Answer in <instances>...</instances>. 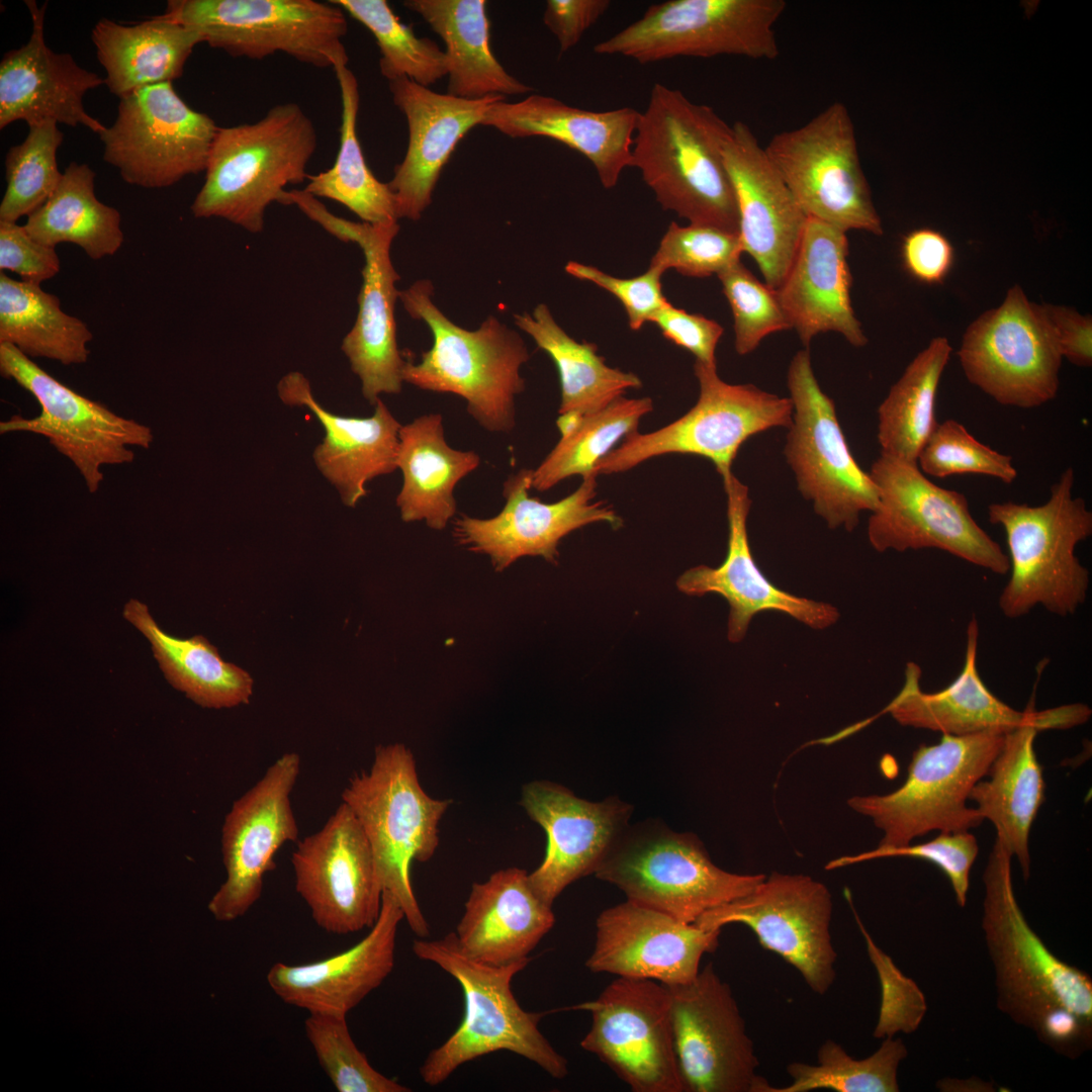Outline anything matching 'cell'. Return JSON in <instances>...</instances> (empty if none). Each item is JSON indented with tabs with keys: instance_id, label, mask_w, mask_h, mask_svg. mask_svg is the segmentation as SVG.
<instances>
[{
	"instance_id": "1",
	"label": "cell",
	"mask_w": 1092,
	"mask_h": 1092,
	"mask_svg": "<svg viewBox=\"0 0 1092 1092\" xmlns=\"http://www.w3.org/2000/svg\"><path fill=\"white\" fill-rule=\"evenodd\" d=\"M1012 854L996 839L983 874L982 929L995 971L997 1007L1057 1054L1092 1046V979L1053 953L1015 898Z\"/></svg>"
},
{
	"instance_id": "2",
	"label": "cell",
	"mask_w": 1092,
	"mask_h": 1092,
	"mask_svg": "<svg viewBox=\"0 0 1092 1092\" xmlns=\"http://www.w3.org/2000/svg\"><path fill=\"white\" fill-rule=\"evenodd\" d=\"M728 123L680 90L655 83L633 138L631 167L662 209L738 234L735 190L721 154Z\"/></svg>"
},
{
	"instance_id": "3",
	"label": "cell",
	"mask_w": 1092,
	"mask_h": 1092,
	"mask_svg": "<svg viewBox=\"0 0 1092 1092\" xmlns=\"http://www.w3.org/2000/svg\"><path fill=\"white\" fill-rule=\"evenodd\" d=\"M316 147L315 126L295 102L277 104L253 123L218 127L193 215L262 232L270 204L280 203L287 185L307 180Z\"/></svg>"
},
{
	"instance_id": "4",
	"label": "cell",
	"mask_w": 1092,
	"mask_h": 1092,
	"mask_svg": "<svg viewBox=\"0 0 1092 1092\" xmlns=\"http://www.w3.org/2000/svg\"><path fill=\"white\" fill-rule=\"evenodd\" d=\"M412 949L458 982L465 1004L459 1026L420 1067L424 1083L437 1086L463 1064L497 1051L521 1056L554 1079L568 1074L566 1059L538 1027L543 1014L523 1009L512 991L514 977L530 957L500 966L485 964L463 952L454 932L438 939L416 938Z\"/></svg>"
},
{
	"instance_id": "5",
	"label": "cell",
	"mask_w": 1092,
	"mask_h": 1092,
	"mask_svg": "<svg viewBox=\"0 0 1092 1092\" xmlns=\"http://www.w3.org/2000/svg\"><path fill=\"white\" fill-rule=\"evenodd\" d=\"M432 293L429 280L398 292L406 311L428 325L434 340L418 363L405 361L403 381L457 394L481 428L509 433L516 424L515 397L525 388L520 369L529 352L524 341L494 316L476 331L455 325L433 303Z\"/></svg>"
},
{
	"instance_id": "6",
	"label": "cell",
	"mask_w": 1092,
	"mask_h": 1092,
	"mask_svg": "<svg viewBox=\"0 0 1092 1092\" xmlns=\"http://www.w3.org/2000/svg\"><path fill=\"white\" fill-rule=\"evenodd\" d=\"M1075 471L1067 468L1040 506L994 503L988 518L1006 535L1010 577L998 606L1009 619L1027 615L1036 606L1050 613L1074 615L1086 599L1089 570L1075 554L1092 535V512L1074 496Z\"/></svg>"
},
{
	"instance_id": "7",
	"label": "cell",
	"mask_w": 1092,
	"mask_h": 1092,
	"mask_svg": "<svg viewBox=\"0 0 1092 1092\" xmlns=\"http://www.w3.org/2000/svg\"><path fill=\"white\" fill-rule=\"evenodd\" d=\"M341 798L369 841L382 891L396 899L412 931L427 938L430 926L414 893L411 867L434 855L439 822L451 801L424 791L414 755L400 743L378 745L370 769L354 775Z\"/></svg>"
},
{
	"instance_id": "8",
	"label": "cell",
	"mask_w": 1092,
	"mask_h": 1092,
	"mask_svg": "<svg viewBox=\"0 0 1092 1092\" xmlns=\"http://www.w3.org/2000/svg\"><path fill=\"white\" fill-rule=\"evenodd\" d=\"M1006 733L942 734L938 743L913 752L900 788L886 795L853 796L847 804L883 832L881 848L908 845L931 831L978 827L984 819L967 805L969 795L987 776Z\"/></svg>"
},
{
	"instance_id": "9",
	"label": "cell",
	"mask_w": 1092,
	"mask_h": 1092,
	"mask_svg": "<svg viewBox=\"0 0 1092 1092\" xmlns=\"http://www.w3.org/2000/svg\"><path fill=\"white\" fill-rule=\"evenodd\" d=\"M694 373L700 387L696 404L669 425L626 437L598 462L597 476L625 472L653 457L689 454L711 461L723 479L732 473V463L746 440L792 425L790 397L753 384L727 383L719 377L716 365L695 361Z\"/></svg>"
},
{
	"instance_id": "10",
	"label": "cell",
	"mask_w": 1092,
	"mask_h": 1092,
	"mask_svg": "<svg viewBox=\"0 0 1092 1092\" xmlns=\"http://www.w3.org/2000/svg\"><path fill=\"white\" fill-rule=\"evenodd\" d=\"M163 14L235 58L283 53L316 68L348 64V22L331 1L170 0Z\"/></svg>"
},
{
	"instance_id": "11",
	"label": "cell",
	"mask_w": 1092,
	"mask_h": 1092,
	"mask_svg": "<svg viewBox=\"0 0 1092 1092\" xmlns=\"http://www.w3.org/2000/svg\"><path fill=\"white\" fill-rule=\"evenodd\" d=\"M786 7L784 0H669L650 5L593 50L640 64L722 55L772 60L779 56L775 25Z\"/></svg>"
},
{
	"instance_id": "12",
	"label": "cell",
	"mask_w": 1092,
	"mask_h": 1092,
	"mask_svg": "<svg viewBox=\"0 0 1092 1092\" xmlns=\"http://www.w3.org/2000/svg\"><path fill=\"white\" fill-rule=\"evenodd\" d=\"M869 473L880 498L868 522L876 551L934 548L995 574L1009 571L1007 554L974 520L964 493L936 485L916 462L884 454Z\"/></svg>"
},
{
	"instance_id": "13",
	"label": "cell",
	"mask_w": 1092,
	"mask_h": 1092,
	"mask_svg": "<svg viewBox=\"0 0 1092 1092\" xmlns=\"http://www.w3.org/2000/svg\"><path fill=\"white\" fill-rule=\"evenodd\" d=\"M763 149L807 217L845 233L883 234L852 119L842 102L831 103L803 125L776 133Z\"/></svg>"
},
{
	"instance_id": "14",
	"label": "cell",
	"mask_w": 1092,
	"mask_h": 1092,
	"mask_svg": "<svg viewBox=\"0 0 1092 1092\" xmlns=\"http://www.w3.org/2000/svg\"><path fill=\"white\" fill-rule=\"evenodd\" d=\"M594 874L627 900L687 923L748 894L765 878L724 871L696 836L665 829L624 833Z\"/></svg>"
},
{
	"instance_id": "15",
	"label": "cell",
	"mask_w": 1092,
	"mask_h": 1092,
	"mask_svg": "<svg viewBox=\"0 0 1092 1092\" xmlns=\"http://www.w3.org/2000/svg\"><path fill=\"white\" fill-rule=\"evenodd\" d=\"M787 384L793 417L784 454L798 488L828 527L852 531L861 513L879 507V489L852 456L834 402L815 377L808 348L791 360Z\"/></svg>"
},
{
	"instance_id": "16",
	"label": "cell",
	"mask_w": 1092,
	"mask_h": 1092,
	"mask_svg": "<svg viewBox=\"0 0 1092 1092\" xmlns=\"http://www.w3.org/2000/svg\"><path fill=\"white\" fill-rule=\"evenodd\" d=\"M0 372L40 405L34 418L13 416L2 421L0 433L26 432L46 437L73 463L91 493L104 479V466L131 463L135 457L132 447L149 449L153 444L154 433L149 426L81 395L5 343H0Z\"/></svg>"
},
{
	"instance_id": "17",
	"label": "cell",
	"mask_w": 1092,
	"mask_h": 1092,
	"mask_svg": "<svg viewBox=\"0 0 1092 1092\" xmlns=\"http://www.w3.org/2000/svg\"><path fill=\"white\" fill-rule=\"evenodd\" d=\"M967 379L1000 404L1032 408L1058 393L1062 354L1042 304L1019 285L967 328L958 352Z\"/></svg>"
},
{
	"instance_id": "18",
	"label": "cell",
	"mask_w": 1092,
	"mask_h": 1092,
	"mask_svg": "<svg viewBox=\"0 0 1092 1092\" xmlns=\"http://www.w3.org/2000/svg\"><path fill=\"white\" fill-rule=\"evenodd\" d=\"M111 126L99 133L103 159L128 184L164 188L204 172L218 126L188 106L172 82L119 99Z\"/></svg>"
},
{
	"instance_id": "19",
	"label": "cell",
	"mask_w": 1092,
	"mask_h": 1092,
	"mask_svg": "<svg viewBox=\"0 0 1092 1092\" xmlns=\"http://www.w3.org/2000/svg\"><path fill=\"white\" fill-rule=\"evenodd\" d=\"M832 909L823 883L772 872L748 894L706 911L694 923L707 930L746 925L762 947L794 967L814 993L824 995L836 979Z\"/></svg>"
},
{
	"instance_id": "20",
	"label": "cell",
	"mask_w": 1092,
	"mask_h": 1092,
	"mask_svg": "<svg viewBox=\"0 0 1092 1092\" xmlns=\"http://www.w3.org/2000/svg\"><path fill=\"white\" fill-rule=\"evenodd\" d=\"M664 986L684 1092H767L731 987L714 965L689 983Z\"/></svg>"
},
{
	"instance_id": "21",
	"label": "cell",
	"mask_w": 1092,
	"mask_h": 1092,
	"mask_svg": "<svg viewBox=\"0 0 1092 1092\" xmlns=\"http://www.w3.org/2000/svg\"><path fill=\"white\" fill-rule=\"evenodd\" d=\"M592 1014L580 1046L635 1092H684L667 988L617 977L593 1001L572 1007Z\"/></svg>"
},
{
	"instance_id": "22",
	"label": "cell",
	"mask_w": 1092,
	"mask_h": 1092,
	"mask_svg": "<svg viewBox=\"0 0 1092 1092\" xmlns=\"http://www.w3.org/2000/svg\"><path fill=\"white\" fill-rule=\"evenodd\" d=\"M299 209L339 240L356 243L364 254L358 315L343 340L342 350L361 381L363 396L375 405L380 394L399 393L403 382L405 361L397 348L394 318L399 292L395 283L399 276L390 258V247L399 225L397 221L369 223L344 219L330 212L313 196L303 197Z\"/></svg>"
},
{
	"instance_id": "23",
	"label": "cell",
	"mask_w": 1092,
	"mask_h": 1092,
	"mask_svg": "<svg viewBox=\"0 0 1092 1092\" xmlns=\"http://www.w3.org/2000/svg\"><path fill=\"white\" fill-rule=\"evenodd\" d=\"M300 764L296 752L284 753L226 813L220 841L226 878L208 903L216 920L244 916L260 899L264 876L275 868L276 852L297 840L291 793Z\"/></svg>"
},
{
	"instance_id": "24",
	"label": "cell",
	"mask_w": 1092,
	"mask_h": 1092,
	"mask_svg": "<svg viewBox=\"0 0 1092 1092\" xmlns=\"http://www.w3.org/2000/svg\"><path fill=\"white\" fill-rule=\"evenodd\" d=\"M297 894L323 930L347 935L376 922L382 902L374 856L352 810L342 802L291 855Z\"/></svg>"
},
{
	"instance_id": "25",
	"label": "cell",
	"mask_w": 1092,
	"mask_h": 1092,
	"mask_svg": "<svg viewBox=\"0 0 1092 1092\" xmlns=\"http://www.w3.org/2000/svg\"><path fill=\"white\" fill-rule=\"evenodd\" d=\"M533 469L523 468L504 483L506 504L489 519L461 515L454 520L453 537L462 548L489 557L495 571H503L524 556H540L557 564L558 546L571 532L594 523L613 529L623 520L612 506L597 496V475L582 478L564 498L546 504L530 496Z\"/></svg>"
},
{
	"instance_id": "26",
	"label": "cell",
	"mask_w": 1092,
	"mask_h": 1092,
	"mask_svg": "<svg viewBox=\"0 0 1092 1092\" xmlns=\"http://www.w3.org/2000/svg\"><path fill=\"white\" fill-rule=\"evenodd\" d=\"M979 625L974 617L967 627L964 666L954 680L935 693L920 687L921 669L908 662L905 682L899 694L882 713H889L899 724L946 735L981 732H1008L1035 723L1042 730H1063L1086 723L1091 709L1085 704H1070L1036 711L1033 697L1024 711H1018L997 698L981 678L977 665Z\"/></svg>"
},
{
	"instance_id": "27",
	"label": "cell",
	"mask_w": 1092,
	"mask_h": 1092,
	"mask_svg": "<svg viewBox=\"0 0 1092 1092\" xmlns=\"http://www.w3.org/2000/svg\"><path fill=\"white\" fill-rule=\"evenodd\" d=\"M721 154L735 190L742 253L756 262L764 282L777 290L808 217L746 123L727 125Z\"/></svg>"
},
{
	"instance_id": "28",
	"label": "cell",
	"mask_w": 1092,
	"mask_h": 1092,
	"mask_svg": "<svg viewBox=\"0 0 1092 1092\" xmlns=\"http://www.w3.org/2000/svg\"><path fill=\"white\" fill-rule=\"evenodd\" d=\"M720 933L627 900L597 918L585 966L593 973L686 984L697 977L703 956L717 949Z\"/></svg>"
},
{
	"instance_id": "29",
	"label": "cell",
	"mask_w": 1092,
	"mask_h": 1092,
	"mask_svg": "<svg viewBox=\"0 0 1092 1092\" xmlns=\"http://www.w3.org/2000/svg\"><path fill=\"white\" fill-rule=\"evenodd\" d=\"M521 805L547 835L545 857L528 878L550 906L572 882L595 873L625 833L630 814L621 801L588 802L548 781L526 785Z\"/></svg>"
},
{
	"instance_id": "30",
	"label": "cell",
	"mask_w": 1092,
	"mask_h": 1092,
	"mask_svg": "<svg viewBox=\"0 0 1092 1092\" xmlns=\"http://www.w3.org/2000/svg\"><path fill=\"white\" fill-rule=\"evenodd\" d=\"M722 480L729 529L726 557L717 567L698 565L686 570L676 579L678 590L691 597L717 594L724 598L729 605L727 637L733 643L744 639L751 619L763 611L782 612L813 629L835 624L839 613L834 606L797 597L765 577L748 541V487L733 473Z\"/></svg>"
},
{
	"instance_id": "31",
	"label": "cell",
	"mask_w": 1092,
	"mask_h": 1092,
	"mask_svg": "<svg viewBox=\"0 0 1092 1092\" xmlns=\"http://www.w3.org/2000/svg\"><path fill=\"white\" fill-rule=\"evenodd\" d=\"M394 105L404 114L408 143L403 160L387 183L397 217L418 220L430 205L441 171L456 145L481 124L487 109L505 96L469 100L438 93L401 77L388 81Z\"/></svg>"
},
{
	"instance_id": "32",
	"label": "cell",
	"mask_w": 1092,
	"mask_h": 1092,
	"mask_svg": "<svg viewBox=\"0 0 1092 1092\" xmlns=\"http://www.w3.org/2000/svg\"><path fill=\"white\" fill-rule=\"evenodd\" d=\"M402 919L396 899L383 892L379 916L358 943L309 964L275 963L267 973V984L288 1005L308 1013L347 1016L392 972Z\"/></svg>"
},
{
	"instance_id": "33",
	"label": "cell",
	"mask_w": 1092,
	"mask_h": 1092,
	"mask_svg": "<svg viewBox=\"0 0 1092 1092\" xmlns=\"http://www.w3.org/2000/svg\"><path fill=\"white\" fill-rule=\"evenodd\" d=\"M25 3L32 19L31 35L25 44L7 52L0 63V128L16 120L28 125L54 120L80 124L99 134L106 126L86 112L83 97L105 80L80 67L70 54L53 52L44 41L47 4Z\"/></svg>"
},
{
	"instance_id": "34",
	"label": "cell",
	"mask_w": 1092,
	"mask_h": 1092,
	"mask_svg": "<svg viewBox=\"0 0 1092 1092\" xmlns=\"http://www.w3.org/2000/svg\"><path fill=\"white\" fill-rule=\"evenodd\" d=\"M846 233L808 217L788 273L776 290L781 307L806 348L815 336L834 332L854 347L868 338L850 297L852 276Z\"/></svg>"
},
{
	"instance_id": "35",
	"label": "cell",
	"mask_w": 1092,
	"mask_h": 1092,
	"mask_svg": "<svg viewBox=\"0 0 1092 1092\" xmlns=\"http://www.w3.org/2000/svg\"><path fill=\"white\" fill-rule=\"evenodd\" d=\"M639 114L632 107L588 110L533 93L518 102H494L487 109L481 125L494 127L511 138L555 140L587 159L601 184L609 189L615 187L622 172L631 167Z\"/></svg>"
},
{
	"instance_id": "36",
	"label": "cell",
	"mask_w": 1092,
	"mask_h": 1092,
	"mask_svg": "<svg viewBox=\"0 0 1092 1092\" xmlns=\"http://www.w3.org/2000/svg\"><path fill=\"white\" fill-rule=\"evenodd\" d=\"M277 391L283 403L306 407L323 425L325 438L312 458L345 506L355 508L367 494L368 481L397 469L401 426L380 398L371 417L339 416L320 404L308 379L298 371L284 375Z\"/></svg>"
},
{
	"instance_id": "37",
	"label": "cell",
	"mask_w": 1092,
	"mask_h": 1092,
	"mask_svg": "<svg viewBox=\"0 0 1092 1092\" xmlns=\"http://www.w3.org/2000/svg\"><path fill=\"white\" fill-rule=\"evenodd\" d=\"M528 875L508 868L472 885L454 932L463 952L495 966L529 958L552 929L555 916L532 889Z\"/></svg>"
},
{
	"instance_id": "38",
	"label": "cell",
	"mask_w": 1092,
	"mask_h": 1092,
	"mask_svg": "<svg viewBox=\"0 0 1092 1092\" xmlns=\"http://www.w3.org/2000/svg\"><path fill=\"white\" fill-rule=\"evenodd\" d=\"M479 464L474 451L448 445L439 414L401 426L396 455V467L402 473L396 496L401 520L425 521L434 530L444 529L456 514L455 486Z\"/></svg>"
},
{
	"instance_id": "39",
	"label": "cell",
	"mask_w": 1092,
	"mask_h": 1092,
	"mask_svg": "<svg viewBox=\"0 0 1092 1092\" xmlns=\"http://www.w3.org/2000/svg\"><path fill=\"white\" fill-rule=\"evenodd\" d=\"M1040 731L1035 723L1008 731L988 780L979 781L969 795L982 818L993 823L996 839L1016 856L1025 880L1030 873L1028 837L1044 799L1042 769L1034 751Z\"/></svg>"
},
{
	"instance_id": "40",
	"label": "cell",
	"mask_w": 1092,
	"mask_h": 1092,
	"mask_svg": "<svg viewBox=\"0 0 1092 1092\" xmlns=\"http://www.w3.org/2000/svg\"><path fill=\"white\" fill-rule=\"evenodd\" d=\"M91 38L106 72L105 85L119 99L180 78L194 48L202 43L197 32L164 14L132 25L102 18Z\"/></svg>"
},
{
	"instance_id": "41",
	"label": "cell",
	"mask_w": 1092,
	"mask_h": 1092,
	"mask_svg": "<svg viewBox=\"0 0 1092 1092\" xmlns=\"http://www.w3.org/2000/svg\"><path fill=\"white\" fill-rule=\"evenodd\" d=\"M446 46L447 93L477 100L492 95L528 94L534 89L510 75L489 46L484 0H406Z\"/></svg>"
},
{
	"instance_id": "42",
	"label": "cell",
	"mask_w": 1092,
	"mask_h": 1092,
	"mask_svg": "<svg viewBox=\"0 0 1092 1092\" xmlns=\"http://www.w3.org/2000/svg\"><path fill=\"white\" fill-rule=\"evenodd\" d=\"M123 617L148 639L169 684L195 704L221 709L250 702L253 693L251 675L225 662L206 638L196 635L180 639L167 634L154 620L147 605L135 599L126 603Z\"/></svg>"
},
{
	"instance_id": "43",
	"label": "cell",
	"mask_w": 1092,
	"mask_h": 1092,
	"mask_svg": "<svg viewBox=\"0 0 1092 1092\" xmlns=\"http://www.w3.org/2000/svg\"><path fill=\"white\" fill-rule=\"evenodd\" d=\"M516 325L553 360L559 375V415L582 417L607 406L628 389L640 388L634 373L609 366L592 343L577 342L554 320L546 304L515 314Z\"/></svg>"
},
{
	"instance_id": "44",
	"label": "cell",
	"mask_w": 1092,
	"mask_h": 1092,
	"mask_svg": "<svg viewBox=\"0 0 1092 1092\" xmlns=\"http://www.w3.org/2000/svg\"><path fill=\"white\" fill-rule=\"evenodd\" d=\"M93 334L81 318L65 312L60 298L29 283L0 273V343L25 356L63 365L88 361Z\"/></svg>"
},
{
	"instance_id": "45",
	"label": "cell",
	"mask_w": 1092,
	"mask_h": 1092,
	"mask_svg": "<svg viewBox=\"0 0 1092 1092\" xmlns=\"http://www.w3.org/2000/svg\"><path fill=\"white\" fill-rule=\"evenodd\" d=\"M36 241L56 248L70 243L93 260L113 256L124 241L119 211L95 194V172L72 162L47 202L23 224Z\"/></svg>"
},
{
	"instance_id": "46",
	"label": "cell",
	"mask_w": 1092,
	"mask_h": 1092,
	"mask_svg": "<svg viewBox=\"0 0 1092 1092\" xmlns=\"http://www.w3.org/2000/svg\"><path fill=\"white\" fill-rule=\"evenodd\" d=\"M951 351L945 337L933 338L892 385L878 408L881 454L917 463L938 424L936 394Z\"/></svg>"
},
{
	"instance_id": "47",
	"label": "cell",
	"mask_w": 1092,
	"mask_h": 1092,
	"mask_svg": "<svg viewBox=\"0 0 1092 1092\" xmlns=\"http://www.w3.org/2000/svg\"><path fill=\"white\" fill-rule=\"evenodd\" d=\"M333 70L342 100L339 152L330 169L308 175L303 190L345 205L365 222L397 221L394 195L388 184L379 181L369 169L358 140V81L347 65Z\"/></svg>"
},
{
	"instance_id": "48",
	"label": "cell",
	"mask_w": 1092,
	"mask_h": 1092,
	"mask_svg": "<svg viewBox=\"0 0 1092 1092\" xmlns=\"http://www.w3.org/2000/svg\"><path fill=\"white\" fill-rule=\"evenodd\" d=\"M652 410L653 402L649 397L622 395L604 408L582 416L560 433L558 443L533 469L532 488L545 491L571 476L583 478L595 474L598 462L616 444L637 432L642 418Z\"/></svg>"
},
{
	"instance_id": "49",
	"label": "cell",
	"mask_w": 1092,
	"mask_h": 1092,
	"mask_svg": "<svg viewBox=\"0 0 1092 1092\" xmlns=\"http://www.w3.org/2000/svg\"><path fill=\"white\" fill-rule=\"evenodd\" d=\"M908 1051L900 1038H884L871 1056L856 1060L832 1039L817 1052V1063L793 1062L787 1066L791 1083L770 1086L767 1092H808L830 1089L836 1092H898V1068Z\"/></svg>"
},
{
	"instance_id": "50",
	"label": "cell",
	"mask_w": 1092,
	"mask_h": 1092,
	"mask_svg": "<svg viewBox=\"0 0 1092 1092\" xmlns=\"http://www.w3.org/2000/svg\"><path fill=\"white\" fill-rule=\"evenodd\" d=\"M362 23L380 52L379 70L387 81L406 77L429 87L447 76L444 51L431 38L418 37L385 0H331Z\"/></svg>"
},
{
	"instance_id": "51",
	"label": "cell",
	"mask_w": 1092,
	"mask_h": 1092,
	"mask_svg": "<svg viewBox=\"0 0 1092 1092\" xmlns=\"http://www.w3.org/2000/svg\"><path fill=\"white\" fill-rule=\"evenodd\" d=\"M63 132L54 120L28 125L24 141L5 157L6 189L0 203V220L17 222L40 208L58 187L57 151Z\"/></svg>"
},
{
	"instance_id": "52",
	"label": "cell",
	"mask_w": 1092,
	"mask_h": 1092,
	"mask_svg": "<svg viewBox=\"0 0 1092 1092\" xmlns=\"http://www.w3.org/2000/svg\"><path fill=\"white\" fill-rule=\"evenodd\" d=\"M347 1016L308 1013L304 1031L320 1066L339 1092H410L374 1069L355 1044Z\"/></svg>"
},
{
	"instance_id": "53",
	"label": "cell",
	"mask_w": 1092,
	"mask_h": 1092,
	"mask_svg": "<svg viewBox=\"0 0 1092 1092\" xmlns=\"http://www.w3.org/2000/svg\"><path fill=\"white\" fill-rule=\"evenodd\" d=\"M926 476L945 478L957 474H981L1006 484L1017 477L1012 457L977 440L961 423H938L917 458Z\"/></svg>"
},
{
	"instance_id": "54",
	"label": "cell",
	"mask_w": 1092,
	"mask_h": 1092,
	"mask_svg": "<svg viewBox=\"0 0 1092 1092\" xmlns=\"http://www.w3.org/2000/svg\"><path fill=\"white\" fill-rule=\"evenodd\" d=\"M717 277L732 310L737 354L747 355L768 335L792 329L776 290L759 281L740 260Z\"/></svg>"
},
{
	"instance_id": "55",
	"label": "cell",
	"mask_w": 1092,
	"mask_h": 1092,
	"mask_svg": "<svg viewBox=\"0 0 1092 1092\" xmlns=\"http://www.w3.org/2000/svg\"><path fill=\"white\" fill-rule=\"evenodd\" d=\"M738 234L712 225L682 226L672 221L663 235L649 267L661 272L674 269L689 277L718 275L740 260Z\"/></svg>"
},
{
	"instance_id": "56",
	"label": "cell",
	"mask_w": 1092,
	"mask_h": 1092,
	"mask_svg": "<svg viewBox=\"0 0 1092 1092\" xmlns=\"http://www.w3.org/2000/svg\"><path fill=\"white\" fill-rule=\"evenodd\" d=\"M852 911L881 987L879 1017L873 1035L884 1039L894 1037L898 1032L909 1034L916 1031L927 1011L923 992L911 978L899 970L892 958L878 946L855 910Z\"/></svg>"
},
{
	"instance_id": "57",
	"label": "cell",
	"mask_w": 1092,
	"mask_h": 1092,
	"mask_svg": "<svg viewBox=\"0 0 1092 1092\" xmlns=\"http://www.w3.org/2000/svg\"><path fill=\"white\" fill-rule=\"evenodd\" d=\"M979 852L976 837L969 831L939 832L919 844L881 848L854 855H844L829 861L825 869L835 870L849 864L891 856L920 858L935 864L948 879L957 903L964 907L970 886V872Z\"/></svg>"
},
{
	"instance_id": "58",
	"label": "cell",
	"mask_w": 1092,
	"mask_h": 1092,
	"mask_svg": "<svg viewBox=\"0 0 1092 1092\" xmlns=\"http://www.w3.org/2000/svg\"><path fill=\"white\" fill-rule=\"evenodd\" d=\"M565 271L580 280L588 281L609 291L623 304L629 327L633 331H639L645 323L668 300L664 297L661 287L663 272L656 268L648 267L641 275L632 278H620L599 268L570 261L565 266Z\"/></svg>"
},
{
	"instance_id": "59",
	"label": "cell",
	"mask_w": 1092,
	"mask_h": 1092,
	"mask_svg": "<svg viewBox=\"0 0 1092 1092\" xmlns=\"http://www.w3.org/2000/svg\"><path fill=\"white\" fill-rule=\"evenodd\" d=\"M61 268L56 248L33 239L24 225L0 220V270L17 274L20 280L41 284Z\"/></svg>"
},
{
	"instance_id": "60",
	"label": "cell",
	"mask_w": 1092,
	"mask_h": 1092,
	"mask_svg": "<svg viewBox=\"0 0 1092 1092\" xmlns=\"http://www.w3.org/2000/svg\"><path fill=\"white\" fill-rule=\"evenodd\" d=\"M665 339L692 353L696 361L716 365V348L724 329L699 313H690L669 301L650 318Z\"/></svg>"
},
{
	"instance_id": "61",
	"label": "cell",
	"mask_w": 1092,
	"mask_h": 1092,
	"mask_svg": "<svg viewBox=\"0 0 1092 1092\" xmlns=\"http://www.w3.org/2000/svg\"><path fill=\"white\" fill-rule=\"evenodd\" d=\"M902 257L907 271L918 281L940 283L953 263V248L940 233L919 229L909 233L902 245Z\"/></svg>"
},
{
	"instance_id": "62",
	"label": "cell",
	"mask_w": 1092,
	"mask_h": 1092,
	"mask_svg": "<svg viewBox=\"0 0 1092 1092\" xmlns=\"http://www.w3.org/2000/svg\"><path fill=\"white\" fill-rule=\"evenodd\" d=\"M610 5L609 0H548L543 22L556 37L560 55L575 47Z\"/></svg>"
},
{
	"instance_id": "63",
	"label": "cell",
	"mask_w": 1092,
	"mask_h": 1092,
	"mask_svg": "<svg viewBox=\"0 0 1092 1092\" xmlns=\"http://www.w3.org/2000/svg\"><path fill=\"white\" fill-rule=\"evenodd\" d=\"M1056 333L1062 357L1072 364L1090 367L1092 364V320L1076 309L1056 304H1042Z\"/></svg>"
}]
</instances>
